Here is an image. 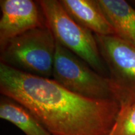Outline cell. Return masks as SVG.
Returning a JSON list of instances; mask_svg holds the SVG:
<instances>
[{
  "label": "cell",
  "mask_w": 135,
  "mask_h": 135,
  "mask_svg": "<svg viewBox=\"0 0 135 135\" xmlns=\"http://www.w3.org/2000/svg\"><path fill=\"white\" fill-rule=\"evenodd\" d=\"M0 92L28 109L51 135H109L120 111L113 99L75 94L52 78L0 63Z\"/></svg>",
  "instance_id": "1"
},
{
  "label": "cell",
  "mask_w": 135,
  "mask_h": 135,
  "mask_svg": "<svg viewBox=\"0 0 135 135\" xmlns=\"http://www.w3.org/2000/svg\"><path fill=\"white\" fill-rule=\"evenodd\" d=\"M56 41L47 25L9 40L0 49L1 63L21 71L52 78Z\"/></svg>",
  "instance_id": "2"
},
{
  "label": "cell",
  "mask_w": 135,
  "mask_h": 135,
  "mask_svg": "<svg viewBox=\"0 0 135 135\" xmlns=\"http://www.w3.org/2000/svg\"><path fill=\"white\" fill-rule=\"evenodd\" d=\"M37 3L56 41L103 75L106 70L105 65L94 34L73 19L60 1L40 0Z\"/></svg>",
  "instance_id": "3"
},
{
  "label": "cell",
  "mask_w": 135,
  "mask_h": 135,
  "mask_svg": "<svg viewBox=\"0 0 135 135\" xmlns=\"http://www.w3.org/2000/svg\"><path fill=\"white\" fill-rule=\"evenodd\" d=\"M101 58L109 71L112 97L120 111L135 106V48L114 35H94Z\"/></svg>",
  "instance_id": "4"
},
{
  "label": "cell",
  "mask_w": 135,
  "mask_h": 135,
  "mask_svg": "<svg viewBox=\"0 0 135 135\" xmlns=\"http://www.w3.org/2000/svg\"><path fill=\"white\" fill-rule=\"evenodd\" d=\"M52 79L68 90L82 97L94 99H113L108 77L94 71L80 57L57 42Z\"/></svg>",
  "instance_id": "5"
},
{
  "label": "cell",
  "mask_w": 135,
  "mask_h": 135,
  "mask_svg": "<svg viewBox=\"0 0 135 135\" xmlns=\"http://www.w3.org/2000/svg\"><path fill=\"white\" fill-rule=\"evenodd\" d=\"M38 4L31 0L0 1V49L11 39L46 25Z\"/></svg>",
  "instance_id": "6"
},
{
  "label": "cell",
  "mask_w": 135,
  "mask_h": 135,
  "mask_svg": "<svg viewBox=\"0 0 135 135\" xmlns=\"http://www.w3.org/2000/svg\"><path fill=\"white\" fill-rule=\"evenodd\" d=\"M60 2L73 19L94 35L115 36L98 0H60Z\"/></svg>",
  "instance_id": "7"
},
{
  "label": "cell",
  "mask_w": 135,
  "mask_h": 135,
  "mask_svg": "<svg viewBox=\"0 0 135 135\" xmlns=\"http://www.w3.org/2000/svg\"><path fill=\"white\" fill-rule=\"evenodd\" d=\"M115 36L135 48V9L124 0H98Z\"/></svg>",
  "instance_id": "8"
},
{
  "label": "cell",
  "mask_w": 135,
  "mask_h": 135,
  "mask_svg": "<svg viewBox=\"0 0 135 135\" xmlns=\"http://www.w3.org/2000/svg\"><path fill=\"white\" fill-rule=\"evenodd\" d=\"M0 118L15 124L26 135H51L25 106L4 96L0 101Z\"/></svg>",
  "instance_id": "9"
},
{
  "label": "cell",
  "mask_w": 135,
  "mask_h": 135,
  "mask_svg": "<svg viewBox=\"0 0 135 135\" xmlns=\"http://www.w3.org/2000/svg\"><path fill=\"white\" fill-rule=\"evenodd\" d=\"M113 135H135V106L119 111Z\"/></svg>",
  "instance_id": "10"
},
{
  "label": "cell",
  "mask_w": 135,
  "mask_h": 135,
  "mask_svg": "<svg viewBox=\"0 0 135 135\" xmlns=\"http://www.w3.org/2000/svg\"><path fill=\"white\" fill-rule=\"evenodd\" d=\"M115 126H116V123H115V124H114V127H113V129L112 131H111V132L110 133V134H109V135H113L114 129H115Z\"/></svg>",
  "instance_id": "11"
}]
</instances>
